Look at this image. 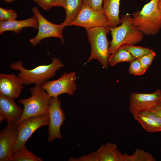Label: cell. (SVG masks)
Here are the masks:
<instances>
[{
	"label": "cell",
	"mask_w": 161,
	"mask_h": 161,
	"mask_svg": "<svg viewBox=\"0 0 161 161\" xmlns=\"http://www.w3.org/2000/svg\"><path fill=\"white\" fill-rule=\"evenodd\" d=\"M66 0H52L53 7L55 6L62 7Z\"/></svg>",
	"instance_id": "obj_29"
},
{
	"label": "cell",
	"mask_w": 161,
	"mask_h": 161,
	"mask_svg": "<svg viewBox=\"0 0 161 161\" xmlns=\"http://www.w3.org/2000/svg\"><path fill=\"white\" fill-rule=\"evenodd\" d=\"M38 23L35 16L21 20L0 21V34L7 31H11L16 33H19L25 28L30 27L38 29Z\"/></svg>",
	"instance_id": "obj_17"
},
{
	"label": "cell",
	"mask_w": 161,
	"mask_h": 161,
	"mask_svg": "<svg viewBox=\"0 0 161 161\" xmlns=\"http://www.w3.org/2000/svg\"><path fill=\"white\" fill-rule=\"evenodd\" d=\"M103 0H83V4L97 11L103 10L102 4Z\"/></svg>",
	"instance_id": "obj_27"
},
{
	"label": "cell",
	"mask_w": 161,
	"mask_h": 161,
	"mask_svg": "<svg viewBox=\"0 0 161 161\" xmlns=\"http://www.w3.org/2000/svg\"><path fill=\"white\" fill-rule=\"evenodd\" d=\"M14 100L0 95V121L5 120L8 124H15L21 117L23 109L17 105Z\"/></svg>",
	"instance_id": "obj_14"
},
{
	"label": "cell",
	"mask_w": 161,
	"mask_h": 161,
	"mask_svg": "<svg viewBox=\"0 0 161 161\" xmlns=\"http://www.w3.org/2000/svg\"><path fill=\"white\" fill-rule=\"evenodd\" d=\"M120 47L128 51L135 59H139L153 50L148 47L131 45L124 44Z\"/></svg>",
	"instance_id": "obj_23"
},
{
	"label": "cell",
	"mask_w": 161,
	"mask_h": 161,
	"mask_svg": "<svg viewBox=\"0 0 161 161\" xmlns=\"http://www.w3.org/2000/svg\"><path fill=\"white\" fill-rule=\"evenodd\" d=\"M5 2H6L7 3H10L13 1L14 0H3Z\"/></svg>",
	"instance_id": "obj_32"
},
{
	"label": "cell",
	"mask_w": 161,
	"mask_h": 161,
	"mask_svg": "<svg viewBox=\"0 0 161 161\" xmlns=\"http://www.w3.org/2000/svg\"><path fill=\"white\" fill-rule=\"evenodd\" d=\"M161 117V104L155 108L150 110Z\"/></svg>",
	"instance_id": "obj_30"
},
{
	"label": "cell",
	"mask_w": 161,
	"mask_h": 161,
	"mask_svg": "<svg viewBox=\"0 0 161 161\" xmlns=\"http://www.w3.org/2000/svg\"><path fill=\"white\" fill-rule=\"evenodd\" d=\"M76 72H64L58 79L47 81L41 87L45 89L51 97H58L60 95L66 93L73 95L77 89L75 81Z\"/></svg>",
	"instance_id": "obj_8"
},
{
	"label": "cell",
	"mask_w": 161,
	"mask_h": 161,
	"mask_svg": "<svg viewBox=\"0 0 161 161\" xmlns=\"http://www.w3.org/2000/svg\"><path fill=\"white\" fill-rule=\"evenodd\" d=\"M83 4V0H66L62 7L66 12L65 19L62 24L65 27L70 25L78 15Z\"/></svg>",
	"instance_id": "obj_19"
},
{
	"label": "cell",
	"mask_w": 161,
	"mask_h": 161,
	"mask_svg": "<svg viewBox=\"0 0 161 161\" xmlns=\"http://www.w3.org/2000/svg\"><path fill=\"white\" fill-rule=\"evenodd\" d=\"M49 124L48 115H45L28 118L16 125L17 136L12 154L25 146L27 141L37 129Z\"/></svg>",
	"instance_id": "obj_6"
},
{
	"label": "cell",
	"mask_w": 161,
	"mask_h": 161,
	"mask_svg": "<svg viewBox=\"0 0 161 161\" xmlns=\"http://www.w3.org/2000/svg\"><path fill=\"white\" fill-rule=\"evenodd\" d=\"M42 159L28 151L25 146L13 154L10 161H42Z\"/></svg>",
	"instance_id": "obj_22"
},
{
	"label": "cell",
	"mask_w": 161,
	"mask_h": 161,
	"mask_svg": "<svg viewBox=\"0 0 161 161\" xmlns=\"http://www.w3.org/2000/svg\"><path fill=\"white\" fill-rule=\"evenodd\" d=\"M17 16V13L14 10L0 7V21L15 20Z\"/></svg>",
	"instance_id": "obj_25"
},
{
	"label": "cell",
	"mask_w": 161,
	"mask_h": 161,
	"mask_svg": "<svg viewBox=\"0 0 161 161\" xmlns=\"http://www.w3.org/2000/svg\"><path fill=\"white\" fill-rule=\"evenodd\" d=\"M134 60V58L128 51L120 47L110 55L108 64L113 67L118 63L122 62L130 63Z\"/></svg>",
	"instance_id": "obj_20"
},
{
	"label": "cell",
	"mask_w": 161,
	"mask_h": 161,
	"mask_svg": "<svg viewBox=\"0 0 161 161\" xmlns=\"http://www.w3.org/2000/svg\"><path fill=\"white\" fill-rule=\"evenodd\" d=\"M129 101V111L133 115L153 109L161 104V90L149 93L132 92Z\"/></svg>",
	"instance_id": "obj_9"
},
{
	"label": "cell",
	"mask_w": 161,
	"mask_h": 161,
	"mask_svg": "<svg viewBox=\"0 0 161 161\" xmlns=\"http://www.w3.org/2000/svg\"><path fill=\"white\" fill-rule=\"evenodd\" d=\"M17 126L7 124L0 133V161H10L17 136Z\"/></svg>",
	"instance_id": "obj_12"
},
{
	"label": "cell",
	"mask_w": 161,
	"mask_h": 161,
	"mask_svg": "<svg viewBox=\"0 0 161 161\" xmlns=\"http://www.w3.org/2000/svg\"><path fill=\"white\" fill-rule=\"evenodd\" d=\"M156 54L153 50L138 60L143 69L146 72L151 65Z\"/></svg>",
	"instance_id": "obj_26"
},
{
	"label": "cell",
	"mask_w": 161,
	"mask_h": 161,
	"mask_svg": "<svg viewBox=\"0 0 161 161\" xmlns=\"http://www.w3.org/2000/svg\"><path fill=\"white\" fill-rule=\"evenodd\" d=\"M158 0H151L141 10L132 15L133 25L143 34L156 35L161 29V14L157 8Z\"/></svg>",
	"instance_id": "obj_4"
},
{
	"label": "cell",
	"mask_w": 161,
	"mask_h": 161,
	"mask_svg": "<svg viewBox=\"0 0 161 161\" xmlns=\"http://www.w3.org/2000/svg\"><path fill=\"white\" fill-rule=\"evenodd\" d=\"M134 119L146 131H161V117L151 111L148 110L133 115Z\"/></svg>",
	"instance_id": "obj_16"
},
{
	"label": "cell",
	"mask_w": 161,
	"mask_h": 161,
	"mask_svg": "<svg viewBox=\"0 0 161 161\" xmlns=\"http://www.w3.org/2000/svg\"><path fill=\"white\" fill-rule=\"evenodd\" d=\"M43 10H47L53 7L52 0H33Z\"/></svg>",
	"instance_id": "obj_28"
},
{
	"label": "cell",
	"mask_w": 161,
	"mask_h": 161,
	"mask_svg": "<svg viewBox=\"0 0 161 161\" xmlns=\"http://www.w3.org/2000/svg\"><path fill=\"white\" fill-rule=\"evenodd\" d=\"M145 0V1H147L148 0Z\"/></svg>",
	"instance_id": "obj_33"
},
{
	"label": "cell",
	"mask_w": 161,
	"mask_h": 161,
	"mask_svg": "<svg viewBox=\"0 0 161 161\" xmlns=\"http://www.w3.org/2000/svg\"><path fill=\"white\" fill-rule=\"evenodd\" d=\"M157 8L159 12L161 14V0H158Z\"/></svg>",
	"instance_id": "obj_31"
},
{
	"label": "cell",
	"mask_w": 161,
	"mask_h": 161,
	"mask_svg": "<svg viewBox=\"0 0 161 161\" xmlns=\"http://www.w3.org/2000/svg\"><path fill=\"white\" fill-rule=\"evenodd\" d=\"M120 0H103V9L109 27H117L121 20L119 17Z\"/></svg>",
	"instance_id": "obj_18"
},
{
	"label": "cell",
	"mask_w": 161,
	"mask_h": 161,
	"mask_svg": "<svg viewBox=\"0 0 161 161\" xmlns=\"http://www.w3.org/2000/svg\"><path fill=\"white\" fill-rule=\"evenodd\" d=\"M63 66L61 60L57 58H53L50 64L40 65L31 69L25 68L21 61L10 65L11 69L19 72L18 76L21 79L23 84L27 85L33 84L41 86L54 76L56 71Z\"/></svg>",
	"instance_id": "obj_1"
},
{
	"label": "cell",
	"mask_w": 161,
	"mask_h": 161,
	"mask_svg": "<svg viewBox=\"0 0 161 161\" xmlns=\"http://www.w3.org/2000/svg\"><path fill=\"white\" fill-rule=\"evenodd\" d=\"M32 12L38 23L37 35L30 40L32 46L35 47L43 39L49 37L59 38L63 43V31L65 27L62 24H57L50 22L43 16L36 7L32 8Z\"/></svg>",
	"instance_id": "obj_7"
},
{
	"label": "cell",
	"mask_w": 161,
	"mask_h": 161,
	"mask_svg": "<svg viewBox=\"0 0 161 161\" xmlns=\"http://www.w3.org/2000/svg\"><path fill=\"white\" fill-rule=\"evenodd\" d=\"M23 83L20 78L14 74H0V95L13 99L18 97Z\"/></svg>",
	"instance_id": "obj_15"
},
{
	"label": "cell",
	"mask_w": 161,
	"mask_h": 161,
	"mask_svg": "<svg viewBox=\"0 0 161 161\" xmlns=\"http://www.w3.org/2000/svg\"><path fill=\"white\" fill-rule=\"evenodd\" d=\"M155 158L148 152L139 148L135 149L131 155L122 154L120 161H155Z\"/></svg>",
	"instance_id": "obj_21"
},
{
	"label": "cell",
	"mask_w": 161,
	"mask_h": 161,
	"mask_svg": "<svg viewBox=\"0 0 161 161\" xmlns=\"http://www.w3.org/2000/svg\"><path fill=\"white\" fill-rule=\"evenodd\" d=\"M88 40L91 44V51L87 62L93 59L97 60L104 69L108 67L109 54V42L107 34L110 32L108 27H97L86 30Z\"/></svg>",
	"instance_id": "obj_5"
},
{
	"label": "cell",
	"mask_w": 161,
	"mask_h": 161,
	"mask_svg": "<svg viewBox=\"0 0 161 161\" xmlns=\"http://www.w3.org/2000/svg\"><path fill=\"white\" fill-rule=\"evenodd\" d=\"M121 24L115 27H108L112 36L109 47L110 55L124 44L134 45L141 41L143 34L133 24L132 17L129 14L122 16Z\"/></svg>",
	"instance_id": "obj_2"
},
{
	"label": "cell",
	"mask_w": 161,
	"mask_h": 161,
	"mask_svg": "<svg viewBox=\"0 0 161 161\" xmlns=\"http://www.w3.org/2000/svg\"><path fill=\"white\" fill-rule=\"evenodd\" d=\"M28 98L19 99V103L23 106L22 115L14 125H17L29 118L48 115L51 97L41 86H36L30 89Z\"/></svg>",
	"instance_id": "obj_3"
},
{
	"label": "cell",
	"mask_w": 161,
	"mask_h": 161,
	"mask_svg": "<svg viewBox=\"0 0 161 161\" xmlns=\"http://www.w3.org/2000/svg\"><path fill=\"white\" fill-rule=\"evenodd\" d=\"M122 153L115 144L102 145L96 151L80 157L82 161H120Z\"/></svg>",
	"instance_id": "obj_13"
},
{
	"label": "cell",
	"mask_w": 161,
	"mask_h": 161,
	"mask_svg": "<svg viewBox=\"0 0 161 161\" xmlns=\"http://www.w3.org/2000/svg\"></svg>",
	"instance_id": "obj_34"
},
{
	"label": "cell",
	"mask_w": 161,
	"mask_h": 161,
	"mask_svg": "<svg viewBox=\"0 0 161 161\" xmlns=\"http://www.w3.org/2000/svg\"><path fill=\"white\" fill-rule=\"evenodd\" d=\"M70 25L80 26L86 30L97 27H109L103 10L98 11L83 4L78 15Z\"/></svg>",
	"instance_id": "obj_10"
},
{
	"label": "cell",
	"mask_w": 161,
	"mask_h": 161,
	"mask_svg": "<svg viewBox=\"0 0 161 161\" xmlns=\"http://www.w3.org/2000/svg\"><path fill=\"white\" fill-rule=\"evenodd\" d=\"M61 104L58 97H51L48 114L49 142H51L55 139L62 138L60 128L65 120V116Z\"/></svg>",
	"instance_id": "obj_11"
},
{
	"label": "cell",
	"mask_w": 161,
	"mask_h": 161,
	"mask_svg": "<svg viewBox=\"0 0 161 161\" xmlns=\"http://www.w3.org/2000/svg\"><path fill=\"white\" fill-rule=\"evenodd\" d=\"M129 68V74L135 75H141L144 74L146 71L143 69L138 59H135L130 63Z\"/></svg>",
	"instance_id": "obj_24"
}]
</instances>
